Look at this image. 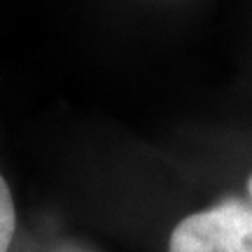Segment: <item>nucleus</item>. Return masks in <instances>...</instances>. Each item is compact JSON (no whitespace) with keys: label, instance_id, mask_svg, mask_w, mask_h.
Segmentation results:
<instances>
[{"label":"nucleus","instance_id":"1","mask_svg":"<svg viewBox=\"0 0 252 252\" xmlns=\"http://www.w3.org/2000/svg\"><path fill=\"white\" fill-rule=\"evenodd\" d=\"M168 252H252V203L226 198L185 217L173 229Z\"/></svg>","mask_w":252,"mask_h":252},{"label":"nucleus","instance_id":"2","mask_svg":"<svg viewBox=\"0 0 252 252\" xmlns=\"http://www.w3.org/2000/svg\"><path fill=\"white\" fill-rule=\"evenodd\" d=\"M17 229V210L5 178L0 175V252H7Z\"/></svg>","mask_w":252,"mask_h":252},{"label":"nucleus","instance_id":"3","mask_svg":"<svg viewBox=\"0 0 252 252\" xmlns=\"http://www.w3.org/2000/svg\"><path fill=\"white\" fill-rule=\"evenodd\" d=\"M248 189H250V196H252V178L248 180Z\"/></svg>","mask_w":252,"mask_h":252}]
</instances>
